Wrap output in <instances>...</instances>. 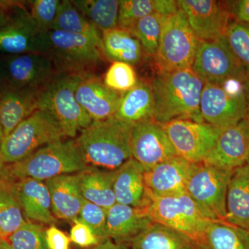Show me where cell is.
<instances>
[{"label": "cell", "mask_w": 249, "mask_h": 249, "mask_svg": "<svg viewBox=\"0 0 249 249\" xmlns=\"http://www.w3.org/2000/svg\"><path fill=\"white\" fill-rule=\"evenodd\" d=\"M205 84L191 68L159 73L151 83L154 119L161 124L179 119L204 122L200 101Z\"/></svg>", "instance_id": "cell-1"}, {"label": "cell", "mask_w": 249, "mask_h": 249, "mask_svg": "<svg viewBox=\"0 0 249 249\" xmlns=\"http://www.w3.org/2000/svg\"><path fill=\"white\" fill-rule=\"evenodd\" d=\"M132 127L114 117L93 121L80 131L74 142L87 165L115 170L132 158Z\"/></svg>", "instance_id": "cell-2"}, {"label": "cell", "mask_w": 249, "mask_h": 249, "mask_svg": "<svg viewBox=\"0 0 249 249\" xmlns=\"http://www.w3.org/2000/svg\"><path fill=\"white\" fill-rule=\"evenodd\" d=\"M88 165L74 141L59 140L45 145L20 161L6 165L16 178H30L39 181L67 174L79 173Z\"/></svg>", "instance_id": "cell-3"}, {"label": "cell", "mask_w": 249, "mask_h": 249, "mask_svg": "<svg viewBox=\"0 0 249 249\" xmlns=\"http://www.w3.org/2000/svg\"><path fill=\"white\" fill-rule=\"evenodd\" d=\"M80 76L55 72L39 95L38 109L53 118L65 137L73 138L78 131L93 122L76 99V88Z\"/></svg>", "instance_id": "cell-4"}, {"label": "cell", "mask_w": 249, "mask_h": 249, "mask_svg": "<svg viewBox=\"0 0 249 249\" xmlns=\"http://www.w3.org/2000/svg\"><path fill=\"white\" fill-rule=\"evenodd\" d=\"M65 137L53 118L38 109L4 137L0 145V157L5 164H13Z\"/></svg>", "instance_id": "cell-5"}, {"label": "cell", "mask_w": 249, "mask_h": 249, "mask_svg": "<svg viewBox=\"0 0 249 249\" xmlns=\"http://www.w3.org/2000/svg\"><path fill=\"white\" fill-rule=\"evenodd\" d=\"M199 42L182 10L168 16L155 55L159 73L191 68Z\"/></svg>", "instance_id": "cell-6"}, {"label": "cell", "mask_w": 249, "mask_h": 249, "mask_svg": "<svg viewBox=\"0 0 249 249\" xmlns=\"http://www.w3.org/2000/svg\"><path fill=\"white\" fill-rule=\"evenodd\" d=\"M49 50L55 72L93 74L102 61V49L91 37L65 31L48 32Z\"/></svg>", "instance_id": "cell-7"}, {"label": "cell", "mask_w": 249, "mask_h": 249, "mask_svg": "<svg viewBox=\"0 0 249 249\" xmlns=\"http://www.w3.org/2000/svg\"><path fill=\"white\" fill-rule=\"evenodd\" d=\"M232 172L204 162L192 165L187 179L186 193L210 220H225L228 186Z\"/></svg>", "instance_id": "cell-8"}, {"label": "cell", "mask_w": 249, "mask_h": 249, "mask_svg": "<svg viewBox=\"0 0 249 249\" xmlns=\"http://www.w3.org/2000/svg\"><path fill=\"white\" fill-rule=\"evenodd\" d=\"M145 208L153 222L184 234L200 248L205 231L211 220L203 215L187 193L162 197L150 196V202Z\"/></svg>", "instance_id": "cell-9"}, {"label": "cell", "mask_w": 249, "mask_h": 249, "mask_svg": "<svg viewBox=\"0 0 249 249\" xmlns=\"http://www.w3.org/2000/svg\"><path fill=\"white\" fill-rule=\"evenodd\" d=\"M163 125L177 155L192 163L204 160L224 130L188 119L170 121Z\"/></svg>", "instance_id": "cell-10"}, {"label": "cell", "mask_w": 249, "mask_h": 249, "mask_svg": "<svg viewBox=\"0 0 249 249\" xmlns=\"http://www.w3.org/2000/svg\"><path fill=\"white\" fill-rule=\"evenodd\" d=\"M191 69L205 83L216 85L231 78L245 80L248 72L232 54L224 37L200 41Z\"/></svg>", "instance_id": "cell-11"}, {"label": "cell", "mask_w": 249, "mask_h": 249, "mask_svg": "<svg viewBox=\"0 0 249 249\" xmlns=\"http://www.w3.org/2000/svg\"><path fill=\"white\" fill-rule=\"evenodd\" d=\"M130 149L132 158L143 167L145 171L178 156L163 124L155 119L132 125Z\"/></svg>", "instance_id": "cell-12"}, {"label": "cell", "mask_w": 249, "mask_h": 249, "mask_svg": "<svg viewBox=\"0 0 249 249\" xmlns=\"http://www.w3.org/2000/svg\"><path fill=\"white\" fill-rule=\"evenodd\" d=\"M16 16L0 28V52L11 55L47 53L48 33L37 27L30 13L18 9Z\"/></svg>", "instance_id": "cell-13"}, {"label": "cell", "mask_w": 249, "mask_h": 249, "mask_svg": "<svg viewBox=\"0 0 249 249\" xmlns=\"http://www.w3.org/2000/svg\"><path fill=\"white\" fill-rule=\"evenodd\" d=\"M178 3L199 40H217L224 37L232 22L229 4L214 0H180Z\"/></svg>", "instance_id": "cell-14"}, {"label": "cell", "mask_w": 249, "mask_h": 249, "mask_svg": "<svg viewBox=\"0 0 249 249\" xmlns=\"http://www.w3.org/2000/svg\"><path fill=\"white\" fill-rule=\"evenodd\" d=\"M7 88L42 91L55 73L52 58L47 53L12 55L4 64Z\"/></svg>", "instance_id": "cell-15"}, {"label": "cell", "mask_w": 249, "mask_h": 249, "mask_svg": "<svg viewBox=\"0 0 249 249\" xmlns=\"http://www.w3.org/2000/svg\"><path fill=\"white\" fill-rule=\"evenodd\" d=\"M246 96L229 94L221 85L206 83L201 93L200 111L203 120L219 129L231 127L249 112Z\"/></svg>", "instance_id": "cell-16"}, {"label": "cell", "mask_w": 249, "mask_h": 249, "mask_svg": "<svg viewBox=\"0 0 249 249\" xmlns=\"http://www.w3.org/2000/svg\"><path fill=\"white\" fill-rule=\"evenodd\" d=\"M249 155V110L240 122L222 131L213 149L202 162L233 171L246 165Z\"/></svg>", "instance_id": "cell-17"}, {"label": "cell", "mask_w": 249, "mask_h": 249, "mask_svg": "<svg viewBox=\"0 0 249 249\" xmlns=\"http://www.w3.org/2000/svg\"><path fill=\"white\" fill-rule=\"evenodd\" d=\"M76 97L92 121L114 117L122 96L108 88L93 74L81 75L77 83Z\"/></svg>", "instance_id": "cell-18"}, {"label": "cell", "mask_w": 249, "mask_h": 249, "mask_svg": "<svg viewBox=\"0 0 249 249\" xmlns=\"http://www.w3.org/2000/svg\"><path fill=\"white\" fill-rule=\"evenodd\" d=\"M193 164L177 156L145 171L148 196L162 197L186 193L187 179Z\"/></svg>", "instance_id": "cell-19"}, {"label": "cell", "mask_w": 249, "mask_h": 249, "mask_svg": "<svg viewBox=\"0 0 249 249\" xmlns=\"http://www.w3.org/2000/svg\"><path fill=\"white\" fill-rule=\"evenodd\" d=\"M18 200L24 218L29 222L55 225L50 193L45 181L34 178L18 179L16 183Z\"/></svg>", "instance_id": "cell-20"}, {"label": "cell", "mask_w": 249, "mask_h": 249, "mask_svg": "<svg viewBox=\"0 0 249 249\" xmlns=\"http://www.w3.org/2000/svg\"><path fill=\"white\" fill-rule=\"evenodd\" d=\"M113 186L118 204L145 208L150 202L145 186V169L132 157L114 170Z\"/></svg>", "instance_id": "cell-21"}, {"label": "cell", "mask_w": 249, "mask_h": 249, "mask_svg": "<svg viewBox=\"0 0 249 249\" xmlns=\"http://www.w3.org/2000/svg\"><path fill=\"white\" fill-rule=\"evenodd\" d=\"M153 222L146 208L116 203L107 211L106 238L117 243H130Z\"/></svg>", "instance_id": "cell-22"}, {"label": "cell", "mask_w": 249, "mask_h": 249, "mask_svg": "<svg viewBox=\"0 0 249 249\" xmlns=\"http://www.w3.org/2000/svg\"><path fill=\"white\" fill-rule=\"evenodd\" d=\"M45 182L50 193L54 216L74 222L84 200L77 173L60 175Z\"/></svg>", "instance_id": "cell-23"}, {"label": "cell", "mask_w": 249, "mask_h": 249, "mask_svg": "<svg viewBox=\"0 0 249 249\" xmlns=\"http://www.w3.org/2000/svg\"><path fill=\"white\" fill-rule=\"evenodd\" d=\"M41 91L6 88L0 96V116L4 138L16 127L38 109Z\"/></svg>", "instance_id": "cell-24"}, {"label": "cell", "mask_w": 249, "mask_h": 249, "mask_svg": "<svg viewBox=\"0 0 249 249\" xmlns=\"http://www.w3.org/2000/svg\"><path fill=\"white\" fill-rule=\"evenodd\" d=\"M224 222L249 231V169L247 165L232 172L228 186Z\"/></svg>", "instance_id": "cell-25"}, {"label": "cell", "mask_w": 249, "mask_h": 249, "mask_svg": "<svg viewBox=\"0 0 249 249\" xmlns=\"http://www.w3.org/2000/svg\"><path fill=\"white\" fill-rule=\"evenodd\" d=\"M114 170L88 166L77 173L82 196L86 200L108 211L116 204L114 192Z\"/></svg>", "instance_id": "cell-26"}, {"label": "cell", "mask_w": 249, "mask_h": 249, "mask_svg": "<svg viewBox=\"0 0 249 249\" xmlns=\"http://www.w3.org/2000/svg\"><path fill=\"white\" fill-rule=\"evenodd\" d=\"M155 98L151 84L139 82L132 89L124 93L114 117L130 124L154 119Z\"/></svg>", "instance_id": "cell-27"}, {"label": "cell", "mask_w": 249, "mask_h": 249, "mask_svg": "<svg viewBox=\"0 0 249 249\" xmlns=\"http://www.w3.org/2000/svg\"><path fill=\"white\" fill-rule=\"evenodd\" d=\"M16 181L5 167L0 174V235L4 240L27 221L18 200Z\"/></svg>", "instance_id": "cell-28"}, {"label": "cell", "mask_w": 249, "mask_h": 249, "mask_svg": "<svg viewBox=\"0 0 249 249\" xmlns=\"http://www.w3.org/2000/svg\"><path fill=\"white\" fill-rule=\"evenodd\" d=\"M132 249H201L184 234L153 222L130 242Z\"/></svg>", "instance_id": "cell-29"}, {"label": "cell", "mask_w": 249, "mask_h": 249, "mask_svg": "<svg viewBox=\"0 0 249 249\" xmlns=\"http://www.w3.org/2000/svg\"><path fill=\"white\" fill-rule=\"evenodd\" d=\"M103 54L113 62L137 65L143 58L140 42L130 32L116 28L103 33Z\"/></svg>", "instance_id": "cell-30"}, {"label": "cell", "mask_w": 249, "mask_h": 249, "mask_svg": "<svg viewBox=\"0 0 249 249\" xmlns=\"http://www.w3.org/2000/svg\"><path fill=\"white\" fill-rule=\"evenodd\" d=\"M118 28L130 31L136 23L149 15L168 17L180 9L174 0H121L119 1Z\"/></svg>", "instance_id": "cell-31"}, {"label": "cell", "mask_w": 249, "mask_h": 249, "mask_svg": "<svg viewBox=\"0 0 249 249\" xmlns=\"http://www.w3.org/2000/svg\"><path fill=\"white\" fill-rule=\"evenodd\" d=\"M200 248L249 249V231L224 221H210Z\"/></svg>", "instance_id": "cell-32"}, {"label": "cell", "mask_w": 249, "mask_h": 249, "mask_svg": "<svg viewBox=\"0 0 249 249\" xmlns=\"http://www.w3.org/2000/svg\"><path fill=\"white\" fill-rule=\"evenodd\" d=\"M51 30L65 31L92 38L103 50L102 36L98 29L71 1L63 0ZM50 30V31H51Z\"/></svg>", "instance_id": "cell-33"}, {"label": "cell", "mask_w": 249, "mask_h": 249, "mask_svg": "<svg viewBox=\"0 0 249 249\" xmlns=\"http://www.w3.org/2000/svg\"><path fill=\"white\" fill-rule=\"evenodd\" d=\"M71 2L103 33L118 27L120 5L118 0H73Z\"/></svg>", "instance_id": "cell-34"}, {"label": "cell", "mask_w": 249, "mask_h": 249, "mask_svg": "<svg viewBox=\"0 0 249 249\" xmlns=\"http://www.w3.org/2000/svg\"><path fill=\"white\" fill-rule=\"evenodd\" d=\"M167 17L158 14L149 15L136 23L130 32L140 42L144 52L155 57L163 24Z\"/></svg>", "instance_id": "cell-35"}, {"label": "cell", "mask_w": 249, "mask_h": 249, "mask_svg": "<svg viewBox=\"0 0 249 249\" xmlns=\"http://www.w3.org/2000/svg\"><path fill=\"white\" fill-rule=\"evenodd\" d=\"M42 224L27 221L6 239L10 249H49Z\"/></svg>", "instance_id": "cell-36"}, {"label": "cell", "mask_w": 249, "mask_h": 249, "mask_svg": "<svg viewBox=\"0 0 249 249\" xmlns=\"http://www.w3.org/2000/svg\"><path fill=\"white\" fill-rule=\"evenodd\" d=\"M224 38L235 58L249 71V24L231 22Z\"/></svg>", "instance_id": "cell-37"}, {"label": "cell", "mask_w": 249, "mask_h": 249, "mask_svg": "<svg viewBox=\"0 0 249 249\" xmlns=\"http://www.w3.org/2000/svg\"><path fill=\"white\" fill-rule=\"evenodd\" d=\"M138 83L133 66L125 62H113L105 75L104 84L116 92H127Z\"/></svg>", "instance_id": "cell-38"}, {"label": "cell", "mask_w": 249, "mask_h": 249, "mask_svg": "<svg viewBox=\"0 0 249 249\" xmlns=\"http://www.w3.org/2000/svg\"><path fill=\"white\" fill-rule=\"evenodd\" d=\"M107 211L84 199L76 221L84 223L101 241L106 240Z\"/></svg>", "instance_id": "cell-39"}, {"label": "cell", "mask_w": 249, "mask_h": 249, "mask_svg": "<svg viewBox=\"0 0 249 249\" xmlns=\"http://www.w3.org/2000/svg\"><path fill=\"white\" fill-rule=\"evenodd\" d=\"M31 17L37 27L44 32L48 33L52 29L58 14L61 1L59 0H34L29 1Z\"/></svg>", "instance_id": "cell-40"}, {"label": "cell", "mask_w": 249, "mask_h": 249, "mask_svg": "<svg viewBox=\"0 0 249 249\" xmlns=\"http://www.w3.org/2000/svg\"><path fill=\"white\" fill-rule=\"evenodd\" d=\"M70 237L72 242L83 248L94 247L101 242L88 225L79 221L73 222Z\"/></svg>", "instance_id": "cell-41"}, {"label": "cell", "mask_w": 249, "mask_h": 249, "mask_svg": "<svg viewBox=\"0 0 249 249\" xmlns=\"http://www.w3.org/2000/svg\"><path fill=\"white\" fill-rule=\"evenodd\" d=\"M46 242L49 249H70L71 241L67 234L52 225L46 230Z\"/></svg>", "instance_id": "cell-42"}, {"label": "cell", "mask_w": 249, "mask_h": 249, "mask_svg": "<svg viewBox=\"0 0 249 249\" xmlns=\"http://www.w3.org/2000/svg\"><path fill=\"white\" fill-rule=\"evenodd\" d=\"M228 4L236 20L249 24V0L229 1Z\"/></svg>", "instance_id": "cell-43"}, {"label": "cell", "mask_w": 249, "mask_h": 249, "mask_svg": "<svg viewBox=\"0 0 249 249\" xmlns=\"http://www.w3.org/2000/svg\"><path fill=\"white\" fill-rule=\"evenodd\" d=\"M91 249H127L123 244L117 243L110 239L101 241L98 245L94 246Z\"/></svg>", "instance_id": "cell-44"}, {"label": "cell", "mask_w": 249, "mask_h": 249, "mask_svg": "<svg viewBox=\"0 0 249 249\" xmlns=\"http://www.w3.org/2000/svg\"><path fill=\"white\" fill-rule=\"evenodd\" d=\"M7 88L6 86V74H5L4 65L0 63V96L3 91Z\"/></svg>", "instance_id": "cell-45"}, {"label": "cell", "mask_w": 249, "mask_h": 249, "mask_svg": "<svg viewBox=\"0 0 249 249\" xmlns=\"http://www.w3.org/2000/svg\"><path fill=\"white\" fill-rule=\"evenodd\" d=\"M10 21L9 16L6 14L4 7L0 6V28L4 27Z\"/></svg>", "instance_id": "cell-46"}, {"label": "cell", "mask_w": 249, "mask_h": 249, "mask_svg": "<svg viewBox=\"0 0 249 249\" xmlns=\"http://www.w3.org/2000/svg\"><path fill=\"white\" fill-rule=\"evenodd\" d=\"M244 85H245L246 98H247L249 108V71L247 72V77H246L245 81H244Z\"/></svg>", "instance_id": "cell-47"}, {"label": "cell", "mask_w": 249, "mask_h": 249, "mask_svg": "<svg viewBox=\"0 0 249 249\" xmlns=\"http://www.w3.org/2000/svg\"><path fill=\"white\" fill-rule=\"evenodd\" d=\"M0 249H10L9 243L7 240H1L0 241Z\"/></svg>", "instance_id": "cell-48"}, {"label": "cell", "mask_w": 249, "mask_h": 249, "mask_svg": "<svg viewBox=\"0 0 249 249\" xmlns=\"http://www.w3.org/2000/svg\"><path fill=\"white\" fill-rule=\"evenodd\" d=\"M3 139H4V132H3L2 124H1V116H0V145L2 142Z\"/></svg>", "instance_id": "cell-49"}, {"label": "cell", "mask_w": 249, "mask_h": 249, "mask_svg": "<svg viewBox=\"0 0 249 249\" xmlns=\"http://www.w3.org/2000/svg\"><path fill=\"white\" fill-rule=\"evenodd\" d=\"M5 167H6V164H5L4 162L1 159V157H0V174L2 173V171L4 170Z\"/></svg>", "instance_id": "cell-50"}, {"label": "cell", "mask_w": 249, "mask_h": 249, "mask_svg": "<svg viewBox=\"0 0 249 249\" xmlns=\"http://www.w3.org/2000/svg\"><path fill=\"white\" fill-rule=\"evenodd\" d=\"M246 165H247V166H248V168L249 169V155L248 158H247V163H246Z\"/></svg>", "instance_id": "cell-51"}, {"label": "cell", "mask_w": 249, "mask_h": 249, "mask_svg": "<svg viewBox=\"0 0 249 249\" xmlns=\"http://www.w3.org/2000/svg\"><path fill=\"white\" fill-rule=\"evenodd\" d=\"M1 240H4V239L2 238V237H1V235H0V241Z\"/></svg>", "instance_id": "cell-52"}]
</instances>
